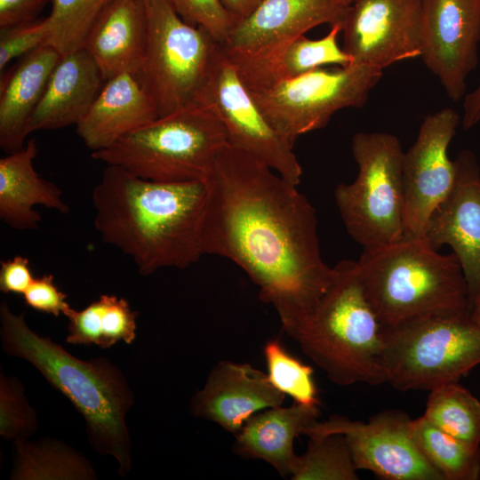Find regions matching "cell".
Segmentation results:
<instances>
[{
	"instance_id": "41",
	"label": "cell",
	"mask_w": 480,
	"mask_h": 480,
	"mask_svg": "<svg viewBox=\"0 0 480 480\" xmlns=\"http://www.w3.org/2000/svg\"><path fill=\"white\" fill-rule=\"evenodd\" d=\"M469 317L480 327V287L470 301Z\"/></svg>"
},
{
	"instance_id": "22",
	"label": "cell",
	"mask_w": 480,
	"mask_h": 480,
	"mask_svg": "<svg viewBox=\"0 0 480 480\" xmlns=\"http://www.w3.org/2000/svg\"><path fill=\"white\" fill-rule=\"evenodd\" d=\"M61 55L45 44L22 56L0 83V146L9 153L21 149L28 122L39 104Z\"/></svg>"
},
{
	"instance_id": "27",
	"label": "cell",
	"mask_w": 480,
	"mask_h": 480,
	"mask_svg": "<svg viewBox=\"0 0 480 480\" xmlns=\"http://www.w3.org/2000/svg\"><path fill=\"white\" fill-rule=\"evenodd\" d=\"M16 442V461L12 479H95L90 463L60 442Z\"/></svg>"
},
{
	"instance_id": "2",
	"label": "cell",
	"mask_w": 480,
	"mask_h": 480,
	"mask_svg": "<svg viewBox=\"0 0 480 480\" xmlns=\"http://www.w3.org/2000/svg\"><path fill=\"white\" fill-rule=\"evenodd\" d=\"M92 200L102 241L130 257L143 276L186 268L204 255L205 180L155 181L107 165Z\"/></svg>"
},
{
	"instance_id": "9",
	"label": "cell",
	"mask_w": 480,
	"mask_h": 480,
	"mask_svg": "<svg viewBox=\"0 0 480 480\" xmlns=\"http://www.w3.org/2000/svg\"><path fill=\"white\" fill-rule=\"evenodd\" d=\"M148 46L136 79L158 117L197 104L220 47L204 29L177 14L170 0H144Z\"/></svg>"
},
{
	"instance_id": "15",
	"label": "cell",
	"mask_w": 480,
	"mask_h": 480,
	"mask_svg": "<svg viewBox=\"0 0 480 480\" xmlns=\"http://www.w3.org/2000/svg\"><path fill=\"white\" fill-rule=\"evenodd\" d=\"M421 0H354L342 22L352 64L382 70L420 56Z\"/></svg>"
},
{
	"instance_id": "30",
	"label": "cell",
	"mask_w": 480,
	"mask_h": 480,
	"mask_svg": "<svg viewBox=\"0 0 480 480\" xmlns=\"http://www.w3.org/2000/svg\"><path fill=\"white\" fill-rule=\"evenodd\" d=\"M112 0H52L46 17L50 26L48 44L61 56L83 48L93 23Z\"/></svg>"
},
{
	"instance_id": "42",
	"label": "cell",
	"mask_w": 480,
	"mask_h": 480,
	"mask_svg": "<svg viewBox=\"0 0 480 480\" xmlns=\"http://www.w3.org/2000/svg\"><path fill=\"white\" fill-rule=\"evenodd\" d=\"M339 4L344 5V6H348L349 4H352V2L354 0H336Z\"/></svg>"
},
{
	"instance_id": "29",
	"label": "cell",
	"mask_w": 480,
	"mask_h": 480,
	"mask_svg": "<svg viewBox=\"0 0 480 480\" xmlns=\"http://www.w3.org/2000/svg\"><path fill=\"white\" fill-rule=\"evenodd\" d=\"M306 452L298 459L292 480H357V468L342 435L308 436Z\"/></svg>"
},
{
	"instance_id": "14",
	"label": "cell",
	"mask_w": 480,
	"mask_h": 480,
	"mask_svg": "<svg viewBox=\"0 0 480 480\" xmlns=\"http://www.w3.org/2000/svg\"><path fill=\"white\" fill-rule=\"evenodd\" d=\"M460 123L446 108L427 116L402 164L403 237H424L430 217L450 193L456 175L448 148Z\"/></svg>"
},
{
	"instance_id": "6",
	"label": "cell",
	"mask_w": 480,
	"mask_h": 480,
	"mask_svg": "<svg viewBox=\"0 0 480 480\" xmlns=\"http://www.w3.org/2000/svg\"><path fill=\"white\" fill-rule=\"evenodd\" d=\"M228 144L216 115L194 104L157 117L92 157L149 180H205Z\"/></svg>"
},
{
	"instance_id": "4",
	"label": "cell",
	"mask_w": 480,
	"mask_h": 480,
	"mask_svg": "<svg viewBox=\"0 0 480 480\" xmlns=\"http://www.w3.org/2000/svg\"><path fill=\"white\" fill-rule=\"evenodd\" d=\"M366 298L383 326L435 315L469 314L461 266L425 237H403L363 250L356 260Z\"/></svg>"
},
{
	"instance_id": "16",
	"label": "cell",
	"mask_w": 480,
	"mask_h": 480,
	"mask_svg": "<svg viewBox=\"0 0 480 480\" xmlns=\"http://www.w3.org/2000/svg\"><path fill=\"white\" fill-rule=\"evenodd\" d=\"M480 0H421L420 57L454 101L478 62Z\"/></svg>"
},
{
	"instance_id": "18",
	"label": "cell",
	"mask_w": 480,
	"mask_h": 480,
	"mask_svg": "<svg viewBox=\"0 0 480 480\" xmlns=\"http://www.w3.org/2000/svg\"><path fill=\"white\" fill-rule=\"evenodd\" d=\"M285 395L267 373L247 363L220 361L207 376L202 389L190 400V412L236 435L257 412L283 405Z\"/></svg>"
},
{
	"instance_id": "38",
	"label": "cell",
	"mask_w": 480,
	"mask_h": 480,
	"mask_svg": "<svg viewBox=\"0 0 480 480\" xmlns=\"http://www.w3.org/2000/svg\"><path fill=\"white\" fill-rule=\"evenodd\" d=\"M52 0H0V28L27 23Z\"/></svg>"
},
{
	"instance_id": "35",
	"label": "cell",
	"mask_w": 480,
	"mask_h": 480,
	"mask_svg": "<svg viewBox=\"0 0 480 480\" xmlns=\"http://www.w3.org/2000/svg\"><path fill=\"white\" fill-rule=\"evenodd\" d=\"M50 26L47 18L0 28V71L15 58L22 57L48 44Z\"/></svg>"
},
{
	"instance_id": "12",
	"label": "cell",
	"mask_w": 480,
	"mask_h": 480,
	"mask_svg": "<svg viewBox=\"0 0 480 480\" xmlns=\"http://www.w3.org/2000/svg\"><path fill=\"white\" fill-rule=\"evenodd\" d=\"M197 104L208 107L216 115L228 144L252 155L299 185L302 168L293 146L264 116L220 45Z\"/></svg>"
},
{
	"instance_id": "13",
	"label": "cell",
	"mask_w": 480,
	"mask_h": 480,
	"mask_svg": "<svg viewBox=\"0 0 480 480\" xmlns=\"http://www.w3.org/2000/svg\"><path fill=\"white\" fill-rule=\"evenodd\" d=\"M412 420L399 410H384L367 422L332 415L316 421L303 435H342L357 468L386 480H444L420 452Z\"/></svg>"
},
{
	"instance_id": "3",
	"label": "cell",
	"mask_w": 480,
	"mask_h": 480,
	"mask_svg": "<svg viewBox=\"0 0 480 480\" xmlns=\"http://www.w3.org/2000/svg\"><path fill=\"white\" fill-rule=\"evenodd\" d=\"M3 350L29 362L83 415L88 439L99 454L112 456L124 476L132 468V441L126 414L133 394L121 371L107 358L81 360L48 337L32 331L25 314L0 306Z\"/></svg>"
},
{
	"instance_id": "25",
	"label": "cell",
	"mask_w": 480,
	"mask_h": 480,
	"mask_svg": "<svg viewBox=\"0 0 480 480\" xmlns=\"http://www.w3.org/2000/svg\"><path fill=\"white\" fill-rule=\"evenodd\" d=\"M137 311L124 298L103 294L82 310L71 308L66 341L70 344H94L108 348L120 340L132 343L136 338Z\"/></svg>"
},
{
	"instance_id": "11",
	"label": "cell",
	"mask_w": 480,
	"mask_h": 480,
	"mask_svg": "<svg viewBox=\"0 0 480 480\" xmlns=\"http://www.w3.org/2000/svg\"><path fill=\"white\" fill-rule=\"evenodd\" d=\"M348 7L336 0H262L220 45L247 89L260 88L280 78L294 40L317 26L342 23Z\"/></svg>"
},
{
	"instance_id": "1",
	"label": "cell",
	"mask_w": 480,
	"mask_h": 480,
	"mask_svg": "<svg viewBox=\"0 0 480 480\" xmlns=\"http://www.w3.org/2000/svg\"><path fill=\"white\" fill-rule=\"evenodd\" d=\"M203 252L240 267L293 339L332 284L314 206L298 185L228 144L205 180Z\"/></svg>"
},
{
	"instance_id": "40",
	"label": "cell",
	"mask_w": 480,
	"mask_h": 480,
	"mask_svg": "<svg viewBox=\"0 0 480 480\" xmlns=\"http://www.w3.org/2000/svg\"><path fill=\"white\" fill-rule=\"evenodd\" d=\"M222 6L238 21L250 16L262 0H219Z\"/></svg>"
},
{
	"instance_id": "21",
	"label": "cell",
	"mask_w": 480,
	"mask_h": 480,
	"mask_svg": "<svg viewBox=\"0 0 480 480\" xmlns=\"http://www.w3.org/2000/svg\"><path fill=\"white\" fill-rule=\"evenodd\" d=\"M157 117L153 102L136 77L124 73L105 82L87 114L76 125V132L95 152Z\"/></svg>"
},
{
	"instance_id": "7",
	"label": "cell",
	"mask_w": 480,
	"mask_h": 480,
	"mask_svg": "<svg viewBox=\"0 0 480 480\" xmlns=\"http://www.w3.org/2000/svg\"><path fill=\"white\" fill-rule=\"evenodd\" d=\"M387 383L400 391L458 382L480 364V327L466 315H435L383 326Z\"/></svg>"
},
{
	"instance_id": "23",
	"label": "cell",
	"mask_w": 480,
	"mask_h": 480,
	"mask_svg": "<svg viewBox=\"0 0 480 480\" xmlns=\"http://www.w3.org/2000/svg\"><path fill=\"white\" fill-rule=\"evenodd\" d=\"M319 415V407L295 402L290 406L262 410L235 435L234 452L244 459L264 460L282 477H290L298 459L294 440L317 421Z\"/></svg>"
},
{
	"instance_id": "26",
	"label": "cell",
	"mask_w": 480,
	"mask_h": 480,
	"mask_svg": "<svg viewBox=\"0 0 480 480\" xmlns=\"http://www.w3.org/2000/svg\"><path fill=\"white\" fill-rule=\"evenodd\" d=\"M412 434L422 455L444 480L480 478V446L453 437L423 415L412 420Z\"/></svg>"
},
{
	"instance_id": "28",
	"label": "cell",
	"mask_w": 480,
	"mask_h": 480,
	"mask_svg": "<svg viewBox=\"0 0 480 480\" xmlns=\"http://www.w3.org/2000/svg\"><path fill=\"white\" fill-rule=\"evenodd\" d=\"M423 416L453 437L480 446V401L458 382L429 390Z\"/></svg>"
},
{
	"instance_id": "19",
	"label": "cell",
	"mask_w": 480,
	"mask_h": 480,
	"mask_svg": "<svg viewBox=\"0 0 480 480\" xmlns=\"http://www.w3.org/2000/svg\"><path fill=\"white\" fill-rule=\"evenodd\" d=\"M147 46L144 0H112L93 23L83 48L108 81L124 73L135 76L142 68Z\"/></svg>"
},
{
	"instance_id": "32",
	"label": "cell",
	"mask_w": 480,
	"mask_h": 480,
	"mask_svg": "<svg viewBox=\"0 0 480 480\" xmlns=\"http://www.w3.org/2000/svg\"><path fill=\"white\" fill-rule=\"evenodd\" d=\"M341 30L342 23H335L322 38L309 39L304 35L294 40L282 59L280 78L300 76L326 65H351V57L337 41Z\"/></svg>"
},
{
	"instance_id": "8",
	"label": "cell",
	"mask_w": 480,
	"mask_h": 480,
	"mask_svg": "<svg viewBox=\"0 0 480 480\" xmlns=\"http://www.w3.org/2000/svg\"><path fill=\"white\" fill-rule=\"evenodd\" d=\"M351 149L357 176L350 183H340L334 191L348 235L363 250L399 241L404 236V152L398 138L387 132H358Z\"/></svg>"
},
{
	"instance_id": "5",
	"label": "cell",
	"mask_w": 480,
	"mask_h": 480,
	"mask_svg": "<svg viewBox=\"0 0 480 480\" xmlns=\"http://www.w3.org/2000/svg\"><path fill=\"white\" fill-rule=\"evenodd\" d=\"M314 311L293 337L334 384L387 383L383 325L371 307L356 261L341 260Z\"/></svg>"
},
{
	"instance_id": "10",
	"label": "cell",
	"mask_w": 480,
	"mask_h": 480,
	"mask_svg": "<svg viewBox=\"0 0 480 480\" xmlns=\"http://www.w3.org/2000/svg\"><path fill=\"white\" fill-rule=\"evenodd\" d=\"M381 76L382 70L363 65L324 67L248 91L273 128L293 146L300 135L327 125L337 111L361 108Z\"/></svg>"
},
{
	"instance_id": "20",
	"label": "cell",
	"mask_w": 480,
	"mask_h": 480,
	"mask_svg": "<svg viewBox=\"0 0 480 480\" xmlns=\"http://www.w3.org/2000/svg\"><path fill=\"white\" fill-rule=\"evenodd\" d=\"M105 82L85 49L61 56L28 122V135L36 131L76 125L91 108Z\"/></svg>"
},
{
	"instance_id": "17",
	"label": "cell",
	"mask_w": 480,
	"mask_h": 480,
	"mask_svg": "<svg viewBox=\"0 0 480 480\" xmlns=\"http://www.w3.org/2000/svg\"><path fill=\"white\" fill-rule=\"evenodd\" d=\"M454 163L453 186L430 217L424 237L436 250L452 248L471 301L480 287V168L469 150L461 151Z\"/></svg>"
},
{
	"instance_id": "24",
	"label": "cell",
	"mask_w": 480,
	"mask_h": 480,
	"mask_svg": "<svg viewBox=\"0 0 480 480\" xmlns=\"http://www.w3.org/2000/svg\"><path fill=\"white\" fill-rule=\"evenodd\" d=\"M36 142L31 139L21 149L0 159V218L14 229L38 228L41 215L36 205L63 214L69 212L60 188L36 171Z\"/></svg>"
},
{
	"instance_id": "37",
	"label": "cell",
	"mask_w": 480,
	"mask_h": 480,
	"mask_svg": "<svg viewBox=\"0 0 480 480\" xmlns=\"http://www.w3.org/2000/svg\"><path fill=\"white\" fill-rule=\"evenodd\" d=\"M34 278L28 260L26 257L16 255L12 259L1 260V292L23 295Z\"/></svg>"
},
{
	"instance_id": "36",
	"label": "cell",
	"mask_w": 480,
	"mask_h": 480,
	"mask_svg": "<svg viewBox=\"0 0 480 480\" xmlns=\"http://www.w3.org/2000/svg\"><path fill=\"white\" fill-rule=\"evenodd\" d=\"M22 296L27 306L54 316H66L72 308L67 294L58 288L52 274L35 277Z\"/></svg>"
},
{
	"instance_id": "31",
	"label": "cell",
	"mask_w": 480,
	"mask_h": 480,
	"mask_svg": "<svg viewBox=\"0 0 480 480\" xmlns=\"http://www.w3.org/2000/svg\"><path fill=\"white\" fill-rule=\"evenodd\" d=\"M267 375L271 384L293 402L319 407L318 389L314 370L292 355L277 340H268L263 347Z\"/></svg>"
},
{
	"instance_id": "33",
	"label": "cell",
	"mask_w": 480,
	"mask_h": 480,
	"mask_svg": "<svg viewBox=\"0 0 480 480\" xmlns=\"http://www.w3.org/2000/svg\"><path fill=\"white\" fill-rule=\"evenodd\" d=\"M35 410L29 405L24 387L15 377L0 378V435L8 440L23 441L36 430Z\"/></svg>"
},
{
	"instance_id": "34",
	"label": "cell",
	"mask_w": 480,
	"mask_h": 480,
	"mask_svg": "<svg viewBox=\"0 0 480 480\" xmlns=\"http://www.w3.org/2000/svg\"><path fill=\"white\" fill-rule=\"evenodd\" d=\"M177 14L186 23L204 29L221 44L238 20L219 0H170Z\"/></svg>"
},
{
	"instance_id": "39",
	"label": "cell",
	"mask_w": 480,
	"mask_h": 480,
	"mask_svg": "<svg viewBox=\"0 0 480 480\" xmlns=\"http://www.w3.org/2000/svg\"><path fill=\"white\" fill-rule=\"evenodd\" d=\"M462 125L470 129L480 121V80L478 85L464 100Z\"/></svg>"
}]
</instances>
